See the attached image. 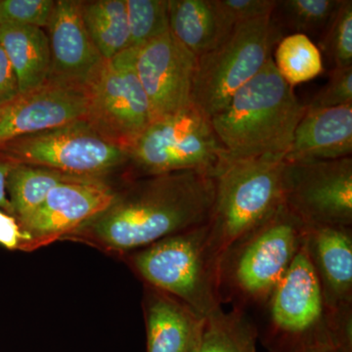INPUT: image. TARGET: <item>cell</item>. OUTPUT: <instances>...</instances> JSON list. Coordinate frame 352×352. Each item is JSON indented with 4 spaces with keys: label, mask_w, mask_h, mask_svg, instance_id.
Listing matches in <instances>:
<instances>
[{
    "label": "cell",
    "mask_w": 352,
    "mask_h": 352,
    "mask_svg": "<svg viewBox=\"0 0 352 352\" xmlns=\"http://www.w3.org/2000/svg\"><path fill=\"white\" fill-rule=\"evenodd\" d=\"M215 188V176L206 171L124 178L107 207L62 239L126 256L208 223Z\"/></svg>",
    "instance_id": "6da1fadb"
},
{
    "label": "cell",
    "mask_w": 352,
    "mask_h": 352,
    "mask_svg": "<svg viewBox=\"0 0 352 352\" xmlns=\"http://www.w3.org/2000/svg\"><path fill=\"white\" fill-rule=\"evenodd\" d=\"M305 110L271 57L210 122L228 161L285 157Z\"/></svg>",
    "instance_id": "7a4b0ae2"
},
{
    "label": "cell",
    "mask_w": 352,
    "mask_h": 352,
    "mask_svg": "<svg viewBox=\"0 0 352 352\" xmlns=\"http://www.w3.org/2000/svg\"><path fill=\"white\" fill-rule=\"evenodd\" d=\"M305 224L283 204L236 241L219 264L221 305L263 308L302 247Z\"/></svg>",
    "instance_id": "3957f363"
},
{
    "label": "cell",
    "mask_w": 352,
    "mask_h": 352,
    "mask_svg": "<svg viewBox=\"0 0 352 352\" xmlns=\"http://www.w3.org/2000/svg\"><path fill=\"white\" fill-rule=\"evenodd\" d=\"M284 157L231 160L220 166L208 226V249L219 264L236 241L270 217L283 204Z\"/></svg>",
    "instance_id": "277c9868"
},
{
    "label": "cell",
    "mask_w": 352,
    "mask_h": 352,
    "mask_svg": "<svg viewBox=\"0 0 352 352\" xmlns=\"http://www.w3.org/2000/svg\"><path fill=\"white\" fill-rule=\"evenodd\" d=\"M208 226L168 236L126 254L146 286L179 300L206 318L222 309L219 263L208 249Z\"/></svg>",
    "instance_id": "5b68a950"
},
{
    "label": "cell",
    "mask_w": 352,
    "mask_h": 352,
    "mask_svg": "<svg viewBox=\"0 0 352 352\" xmlns=\"http://www.w3.org/2000/svg\"><path fill=\"white\" fill-rule=\"evenodd\" d=\"M126 177L164 175L176 171H206L217 175L228 162L210 118L190 107L153 120L129 151Z\"/></svg>",
    "instance_id": "8992f818"
},
{
    "label": "cell",
    "mask_w": 352,
    "mask_h": 352,
    "mask_svg": "<svg viewBox=\"0 0 352 352\" xmlns=\"http://www.w3.org/2000/svg\"><path fill=\"white\" fill-rule=\"evenodd\" d=\"M280 38L271 16L234 25L228 38L197 58L192 105L210 119L217 115L261 71Z\"/></svg>",
    "instance_id": "52a82bcc"
},
{
    "label": "cell",
    "mask_w": 352,
    "mask_h": 352,
    "mask_svg": "<svg viewBox=\"0 0 352 352\" xmlns=\"http://www.w3.org/2000/svg\"><path fill=\"white\" fill-rule=\"evenodd\" d=\"M263 310L266 323L259 339L268 352L333 346L320 284L303 244Z\"/></svg>",
    "instance_id": "ba28073f"
},
{
    "label": "cell",
    "mask_w": 352,
    "mask_h": 352,
    "mask_svg": "<svg viewBox=\"0 0 352 352\" xmlns=\"http://www.w3.org/2000/svg\"><path fill=\"white\" fill-rule=\"evenodd\" d=\"M13 164L53 168L68 175L105 178L129 168L126 150L109 142L85 120L30 134L0 146Z\"/></svg>",
    "instance_id": "9c48e42d"
},
{
    "label": "cell",
    "mask_w": 352,
    "mask_h": 352,
    "mask_svg": "<svg viewBox=\"0 0 352 352\" xmlns=\"http://www.w3.org/2000/svg\"><path fill=\"white\" fill-rule=\"evenodd\" d=\"M135 48L104 59L89 82L85 120L97 133L127 152L153 122L135 69Z\"/></svg>",
    "instance_id": "30bf717a"
},
{
    "label": "cell",
    "mask_w": 352,
    "mask_h": 352,
    "mask_svg": "<svg viewBox=\"0 0 352 352\" xmlns=\"http://www.w3.org/2000/svg\"><path fill=\"white\" fill-rule=\"evenodd\" d=\"M282 197L305 227H352V157L285 162Z\"/></svg>",
    "instance_id": "8fae6325"
},
{
    "label": "cell",
    "mask_w": 352,
    "mask_h": 352,
    "mask_svg": "<svg viewBox=\"0 0 352 352\" xmlns=\"http://www.w3.org/2000/svg\"><path fill=\"white\" fill-rule=\"evenodd\" d=\"M197 57L170 31L136 51L135 69L153 120L168 117L192 105Z\"/></svg>",
    "instance_id": "7c38bea8"
},
{
    "label": "cell",
    "mask_w": 352,
    "mask_h": 352,
    "mask_svg": "<svg viewBox=\"0 0 352 352\" xmlns=\"http://www.w3.org/2000/svg\"><path fill=\"white\" fill-rule=\"evenodd\" d=\"M118 187L104 178L63 183L51 190L36 212L19 222L32 238V250L62 239L112 201Z\"/></svg>",
    "instance_id": "4fadbf2b"
},
{
    "label": "cell",
    "mask_w": 352,
    "mask_h": 352,
    "mask_svg": "<svg viewBox=\"0 0 352 352\" xmlns=\"http://www.w3.org/2000/svg\"><path fill=\"white\" fill-rule=\"evenodd\" d=\"M47 30L50 69L46 82L85 91L104 58L83 24L82 1L58 0Z\"/></svg>",
    "instance_id": "5bb4252c"
},
{
    "label": "cell",
    "mask_w": 352,
    "mask_h": 352,
    "mask_svg": "<svg viewBox=\"0 0 352 352\" xmlns=\"http://www.w3.org/2000/svg\"><path fill=\"white\" fill-rule=\"evenodd\" d=\"M82 90L45 82L0 106V146L8 141L85 120Z\"/></svg>",
    "instance_id": "9a60e30c"
},
{
    "label": "cell",
    "mask_w": 352,
    "mask_h": 352,
    "mask_svg": "<svg viewBox=\"0 0 352 352\" xmlns=\"http://www.w3.org/2000/svg\"><path fill=\"white\" fill-rule=\"evenodd\" d=\"M303 247L318 278L326 311L352 305V227H307Z\"/></svg>",
    "instance_id": "2e32d148"
},
{
    "label": "cell",
    "mask_w": 352,
    "mask_h": 352,
    "mask_svg": "<svg viewBox=\"0 0 352 352\" xmlns=\"http://www.w3.org/2000/svg\"><path fill=\"white\" fill-rule=\"evenodd\" d=\"M351 154L352 105L325 109L305 106L284 161H326Z\"/></svg>",
    "instance_id": "e0dca14e"
},
{
    "label": "cell",
    "mask_w": 352,
    "mask_h": 352,
    "mask_svg": "<svg viewBox=\"0 0 352 352\" xmlns=\"http://www.w3.org/2000/svg\"><path fill=\"white\" fill-rule=\"evenodd\" d=\"M147 352H195L203 317L163 292L146 286Z\"/></svg>",
    "instance_id": "ac0fdd59"
},
{
    "label": "cell",
    "mask_w": 352,
    "mask_h": 352,
    "mask_svg": "<svg viewBox=\"0 0 352 352\" xmlns=\"http://www.w3.org/2000/svg\"><path fill=\"white\" fill-rule=\"evenodd\" d=\"M168 23L173 36L197 58L219 46L235 25L215 0H168Z\"/></svg>",
    "instance_id": "d6986e66"
},
{
    "label": "cell",
    "mask_w": 352,
    "mask_h": 352,
    "mask_svg": "<svg viewBox=\"0 0 352 352\" xmlns=\"http://www.w3.org/2000/svg\"><path fill=\"white\" fill-rule=\"evenodd\" d=\"M0 45L12 65L20 94L46 82L50 48L47 34L43 29L27 25H0Z\"/></svg>",
    "instance_id": "ffe728a7"
},
{
    "label": "cell",
    "mask_w": 352,
    "mask_h": 352,
    "mask_svg": "<svg viewBox=\"0 0 352 352\" xmlns=\"http://www.w3.org/2000/svg\"><path fill=\"white\" fill-rule=\"evenodd\" d=\"M83 177L44 166L15 164L7 176L6 189L14 217L24 221L36 212L51 190L63 183L83 182ZM105 179V178H104Z\"/></svg>",
    "instance_id": "44dd1931"
},
{
    "label": "cell",
    "mask_w": 352,
    "mask_h": 352,
    "mask_svg": "<svg viewBox=\"0 0 352 352\" xmlns=\"http://www.w3.org/2000/svg\"><path fill=\"white\" fill-rule=\"evenodd\" d=\"M85 29L104 59L131 48L126 0L82 1Z\"/></svg>",
    "instance_id": "7402d4cb"
},
{
    "label": "cell",
    "mask_w": 352,
    "mask_h": 352,
    "mask_svg": "<svg viewBox=\"0 0 352 352\" xmlns=\"http://www.w3.org/2000/svg\"><path fill=\"white\" fill-rule=\"evenodd\" d=\"M258 328L247 312L220 309L204 318L195 352H256Z\"/></svg>",
    "instance_id": "603a6c76"
},
{
    "label": "cell",
    "mask_w": 352,
    "mask_h": 352,
    "mask_svg": "<svg viewBox=\"0 0 352 352\" xmlns=\"http://www.w3.org/2000/svg\"><path fill=\"white\" fill-rule=\"evenodd\" d=\"M273 62L279 75L292 87L314 80L324 71L318 46L302 34H288L280 39Z\"/></svg>",
    "instance_id": "cb8c5ba5"
},
{
    "label": "cell",
    "mask_w": 352,
    "mask_h": 352,
    "mask_svg": "<svg viewBox=\"0 0 352 352\" xmlns=\"http://www.w3.org/2000/svg\"><path fill=\"white\" fill-rule=\"evenodd\" d=\"M342 0H282L271 19L282 36V31L292 34L321 36Z\"/></svg>",
    "instance_id": "d4e9b609"
},
{
    "label": "cell",
    "mask_w": 352,
    "mask_h": 352,
    "mask_svg": "<svg viewBox=\"0 0 352 352\" xmlns=\"http://www.w3.org/2000/svg\"><path fill=\"white\" fill-rule=\"evenodd\" d=\"M131 48L138 50L170 31L168 0H126Z\"/></svg>",
    "instance_id": "484cf974"
},
{
    "label": "cell",
    "mask_w": 352,
    "mask_h": 352,
    "mask_svg": "<svg viewBox=\"0 0 352 352\" xmlns=\"http://www.w3.org/2000/svg\"><path fill=\"white\" fill-rule=\"evenodd\" d=\"M319 50L333 68L352 66V1L342 0L319 41Z\"/></svg>",
    "instance_id": "4316f807"
},
{
    "label": "cell",
    "mask_w": 352,
    "mask_h": 352,
    "mask_svg": "<svg viewBox=\"0 0 352 352\" xmlns=\"http://www.w3.org/2000/svg\"><path fill=\"white\" fill-rule=\"evenodd\" d=\"M55 3L54 0H0V25L47 28Z\"/></svg>",
    "instance_id": "83f0119b"
},
{
    "label": "cell",
    "mask_w": 352,
    "mask_h": 352,
    "mask_svg": "<svg viewBox=\"0 0 352 352\" xmlns=\"http://www.w3.org/2000/svg\"><path fill=\"white\" fill-rule=\"evenodd\" d=\"M352 105V66L332 68L329 80L307 107L325 109Z\"/></svg>",
    "instance_id": "f1b7e54d"
},
{
    "label": "cell",
    "mask_w": 352,
    "mask_h": 352,
    "mask_svg": "<svg viewBox=\"0 0 352 352\" xmlns=\"http://www.w3.org/2000/svg\"><path fill=\"white\" fill-rule=\"evenodd\" d=\"M234 25L272 15L277 0H215Z\"/></svg>",
    "instance_id": "f546056e"
},
{
    "label": "cell",
    "mask_w": 352,
    "mask_h": 352,
    "mask_svg": "<svg viewBox=\"0 0 352 352\" xmlns=\"http://www.w3.org/2000/svg\"><path fill=\"white\" fill-rule=\"evenodd\" d=\"M0 245L10 251L32 250V238L16 217L0 210Z\"/></svg>",
    "instance_id": "4dcf8cb0"
},
{
    "label": "cell",
    "mask_w": 352,
    "mask_h": 352,
    "mask_svg": "<svg viewBox=\"0 0 352 352\" xmlns=\"http://www.w3.org/2000/svg\"><path fill=\"white\" fill-rule=\"evenodd\" d=\"M19 87L12 65L0 45V106L19 95Z\"/></svg>",
    "instance_id": "1f68e13d"
},
{
    "label": "cell",
    "mask_w": 352,
    "mask_h": 352,
    "mask_svg": "<svg viewBox=\"0 0 352 352\" xmlns=\"http://www.w3.org/2000/svg\"><path fill=\"white\" fill-rule=\"evenodd\" d=\"M12 162L0 156V210H4L7 214L13 215L12 207L7 196L6 182L7 176L13 168ZM14 217V215H13Z\"/></svg>",
    "instance_id": "d6a6232c"
},
{
    "label": "cell",
    "mask_w": 352,
    "mask_h": 352,
    "mask_svg": "<svg viewBox=\"0 0 352 352\" xmlns=\"http://www.w3.org/2000/svg\"><path fill=\"white\" fill-rule=\"evenodd\" d=\"M298 352H338L336 351L335 347L330 346V344H321V346H316L309 347V349H302V351Z\"/></svg>",
    "instance_id": "836d02e7"
},
{
    "label": "cell",
    "mask_w": 352,
    "mask_h": 352,
    "mask_svg": "<svg viewBox=\"0 0 352 352\" xmlns=\"http://www.w3.org/2000/svg\"><path fill=\"white\" fill-rule=\"evenodd\" d=\"M268 352V351H267Z\"/></svg>",
    "instance_id": "e575fe53"
}]
</instances>
